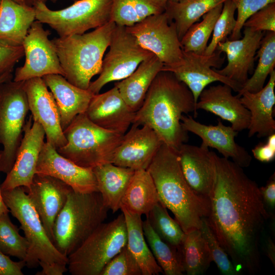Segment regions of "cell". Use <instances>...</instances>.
Returning <instances> with one entry per match:
<instances>
[{"label": "cell", "instance_id": "cell-1", "mask_svg": "<svg viewBox=\"0 0 275 275\" xmlns=\"http://www.w3.org/2000/svg\"><path fill=\"white\" fill-rule=\"evenodd\" d=\"M208 223L239 274L260 268L261 237L270 215L259 187L233 161L215 154Z\"/></svg>", "mask_w": 275, "mask_h": 275}, {"label": "cell", "instance_id": "cell-2", "mask_svg": "<svg viewBox=\"0 0 275 275\" xmlns=\"http://www.w3.org/2000/svg\"><path fill=\"white\" fill-rule=\"evenodd\" d=\"M188 88L169 71L161 70L150 86L133 123L147 125L176 152L188 139L181 125L183 114L197 112ZM132 123V124H133Z\"/></svg>", "mask_w": 275, "mask_h": 275}, {"label": "cell", "instance_id": "cell-3", "mask_svg": "<svg viewBox=\"0 0 275 275\" xmlns=\"http://www.w3.org/2000/svg\"><path fill=\"white\" fill-rule=\"evenodd\" d=\"M159 202L174 214L186 233L200 229L209 212V201L197 195L186 182L176 152L162 143L147 168Z\"/></svg>", "mask_w": 275, "mask_h": 275}, {"label": "cell", "instance_id": "cell-4", "mask_svg": "<svg viewBox=\"0 0 275 275\" xmlns=\"http://www.w3.org/2000/svg\"><path fill=\"white\" fill-rule=\"evenodd\" d=\"M3 200L20 224L29 247L25 260L26 266H40L37 275H63L68 270V258L56 248L22 186L3 190Z\"/></svg>", "mask_w": 275, "mask_h": 275}, {"label": "cell", "instance_id": "cell-5", "mask_svg": "<svg viewBox=\"0 0 275 275\" xmlns=\"http://www.w3.org/2000/svg\"><path fill=\"white\" fill-rule=\"evenodd\" d=\"M116 25L110 21L89 33L51 40L68 81L81 89H88L92 77L101 71Z\"/></svg>", "mask_w": 275, "mask_h": 275}, {"label": "cell", "instance_id": "cell-6", "mask_svg": "<svg viewBox=\"0 0 275 275\" xmlns=\"http://www.w3.org/2000/svg\"><path fill=\"white\" fill-rule=\"evenodd\" d=\"M108 209L99 191L80 193L72 189L53 227V244L68 257L107 217Z\"/></svg>", "mask_w": 275, "mask_h": 275}, {"label": "cell", "instance_id": "cell-7", "mask_svg": "<svg viewBox=\"0 0 275 275\" xmlns=\"http://www.w3.org/2000/svg\"><path fill=\"white\" fill-rule=\"evenodd\" d=\"M63 132L67 143L57 149L58 153L80 167L91 169L112 163L124 135L96 125L85 113L76 116Z\"/></svg>", "mask_w": 275, "mask_h": 275}, {"label": "cell", "instance_id": "cell-8", "mask_svg": "<svg viewBox=\"0 0 275 275\" xmlns=\"http://www.w3.org/2000/svg\"><path fill=\"white\" fill-rule=\"evenodd\" d=\"M125 217L101 224L68 257V270L72 275H100L104 266L126 245Z\"/></svg>", "mask_w": 275, "mask_h": 275}, {"label": "cell", "instance_id": "cell-9", "mask_svg": "<svg viewBox=\"0 0 275 275\" xmlns=\"http://www.w3.org/2000/svg\"><path fill=\"white\" fill-rule=\"evenodd\" d=\"M29 111L23 81L12 79L0 84V172L6 174L15 162Z\"/></svg>", "mask_w": 275, "mask_h": 275}, {"label": "cell", "instance_id": "cell-10", "mask_svg": "<svg viewBox=\"0 0 275 275\" xmlns=\"http://www.w3.org/2000/svg\"><path fill=\"white\" fill-rule=\"evenodd\" d=\"M112 0H78L52 10L42 2L34 6L36 20L49 25L59 37L82 34L112 21Z\"/></svg>", "mask_w": 275, "mask_h": 275}, {"label": "cell", "instance_id": "cell-11", "mask_svg": "<svg viewBox=\"0 0 275 275\" xmlns=\"http://www.w3.org/2000/svg\"><path fill=\"white\" fill-rule=\"evenodd\" d=\"M108 47L109 50L103 59L99 76L91 82L88 89L94 94L99 93L108 82L126 78L143 61L153 55L139 44L125 26L117 24Z\"/></svg>", "mask_w": 275, "mask_h": 275}, {"label": "cell", "instance_id": "cell-12", "mask_svg": "<svg viewBox=\"0 0 275 275\" xmlns=\"http://www.w3.org/2000/svg\"><path fill=\"white\" fill-rule=\"evenodd\" d=\"M125 27L139 44L156 56L163 66H175L182 61L183 50L176 26L165 12Z\"/></svg>", "mask_w": 275, "mask_h": 275}, {"label": "cell", "instance_id": "cell-13", "mask_svg": "<svg viewBox=\"0 0 275 275\" xmlns=\"http://www.w3.org/2000/svg\"><path fill=\"white\" fill-rule=\"evenodd\" d=\"M49 35L40 21L36 20L32 23L22 45L25 62L15 70L14 81H24L49 74L64 76L53 43L49 39Z\"/></svg>", "mask_w": 275, "mask_h": 275}, {"label": "cell", "instance_id": "cell-14", "mask_svg": "<svg viewBox=\"0 0 275 275\" xmlns=\"http://www.w3.org/2000/svg\"><path fill=\"white\" fill-rule=\"evenodd\" d=\"M222 52L216 50L212 54L205 56L193 52L183 51L182 61L180 63L170 67L163 66L162 70L169 71L191 92L197 103L199 97L207 86L219 81L229 86L235 92H238L241 86L216 71L224 63Z\"/></svg>", "mask_w": 275, "mask_h": 275}, {"label": "cell", "instance_id": "cell-15", "mask_svg": "<svg viewBox=\"0 0 275 275\" xmlns=\"http://www.w3.org/2000/svg\"><path fill=\"white\" fill-rule=\"evenodd\" d=\"M45 131L32 115L26 120L15 162L1 185L3 190L18 186L28 188L36 172L39 156L45 143Z\"/></svg>", "mask_w": 275, "mask_h": 275}, {"label": "cell", "instance_id": "cell-16", "mask_svg": "<svg viewBox=\"0 0 275 275\" xmlns=\"http://www.w3.org/2000/svg\"><path fill=\"white\" fill-rule=\"evenodd\" d=\"M23 86L33 120L43 128L46 141L56 149L64 146L67 140L61 126L58 106L43 79H29L23 81Z\"/></svg>", "mask_w": 275, "mask_h": 275}, {"label": "cell", "instance_id": "cell-17", "mask_svg": "<svg viewBox=\"0 0 275 275\" xmlns=\"http://www.w3.org/2000/svg\"><path fill=\"white\" fill-rule=\"evenodd\" d=\"M24 188L53 243L54 223L72 188L56 178L35 174L30 187Z\"/></svg>", "mask_w": 275, "mask_h": 275}, {"label": "cell", "instance_id": "cell-18", "mask_svg": "<svg viewBox=\"0 0 275 275\" xmlns=\"http://www.w3.org/2000/svg\"><path fill=\"white\" fill-rule=\"evenodd\" d=\"M36 174L60 180L78 193L98 191L93 169L80 167L65 158L50 143L46 141L40 152Z\"/></svg>", "mask_w": 275, "mask_h": 275}, {"label": "cell", "instance_id": "cell-19", "mask_svg": "<svg viewBox=\"0 0 275 275\" xmlns=\"http://www.w3.org/2000/svg\"><path fill=\"white\" fill-rule=\"evenodd\" d=\"M133 123L116 148L112 163L134 170H147L163 142L150 127Z\"/></svg>", "mask_w": 275, "mask_h": 275}, {"label": "cell", "instance_id": "cell-20", "mask_svg": "<svg viewBox=\"0 0 275 275\" xmlns=\"http://www.w3.org/2000/svg\"><path fill=\"white\" fill-rule=\"evenodd\" d=\"M183 175L199 196L209 201L216 176L215 153L208 147L183 144L176 151Z\"/></svg>", "mask_w": 275, "mask_h": 275}, {"label": "cell", "instance_id": "cell-21", "mask_svg": "<svg viewBox=\"0 0 275 275\" xmlns=\"http://www.w3.org/2000/svg\"><path fill=\"white\" fill-rule=\"evenodd\" d=\"M243 28V37L236 40L227 39L218 44L216 50L226 54L227 64L221 69L215 68L218 73L241 87L254 69L257 51L264 35L263 32Z\"/></svg>", "mask_w": 275, "mask_h": 275}, {"label": "cell", "instance_id": "cell-22", "mask_svg": "<svg viewBox=\"0 0 275 275\" xmlns=\"http://www.w3.org/2000/svg\"><path fill=\"white\" fill-rule=\"evenodd\" d=\"M181 125L187 132L199 136L201 144L216 149L224 157L232 161L241 168L248 167L252 157L248 151L235 141L237 135L231 126H225L218 120L216 125H206L196 121L192 117L183 116Z\"/></svg>", "mask_w": 275, "mask_h": 275}, {"label": "cell", "instance_id": "cell-23", "mask_svg": "<svg viewBox=\"0 0 275 275\" xmlns=\"http://www.w3.org/2000/svg\"><path fill=\"white\" fill-rule=\"evenodd\" d=\"M135 113L116 86L104 93L94 94L85 112L94 123L122 134L133 123Z\"/></svg>", "mask_w": 275, "mask_h": 275}, {"label": "cell", "instance_id": "cell-24", "mask_svg": "<svg viewBox=\"0 0 275 275\" xmlns=\"http://www.w3.org/2000/svg\"><path fill=\"white\" fill-rule=\"evenodd\" d=\"M232 89L224 84L206 88L201 93L196 109L211 113L229 122L231 127L239 132L248 129L250 113L241 102L239 97L232 93Z\"/></svg>", "mask_w": 275, "mask_h": 275}, {"label": "cell", "instance_id": "cell-25", "mask_svg": "<svg viewBox=\"0 0 275 275\" xmlns=\"http://www.w3.org/2000/svg\"><path fill=\"white\" fill-rule=\"evenodd\" d=\"M269 79L262 89L256 92L245 91L239 96L242 104L250 113L248 128V136L257 134L258 138L267 137L275 133L273 107L275 104V71L269 75Z\"/></svg>", "mask_w": 275, "mask_h": 275}, {"label": "cell", "instance_id": "cell-26", "mask_svg": "<svg viewBox=\"0 0 275 275\" xmlns=\"http://www.w3.org/2000/svg\"><path fill=\"white\" fill-rule=\"evenodd\" d=\"M42 78L54 98L64 130L76 116L85 113L94 94L74 86L60 74H49Z\"/></svg>", "mask_w": 275, "mask_h": 275}, {"label": "cell", "instance_id": "cell-27", "mask_svg": "<svg viewBox=\"0 0 275 275\" xmlns=\"http://www.w3.org/2000/svg\"><path fill=\"white\" fill-rule=\"evenodd\" d=\"M35 20L34 7L21 5L13 0H1L0 43L10 46H21Z\"/></svg>", "mask_w": 275, "mask_h": 275}, {"label": "cell", "instance_id": "cell-28", "mask_svg": "<svg viewBox=\"0 0 275 275\" xmlns=\"http://www.w3.org/2000/svg\"><path fill=\"white\" fill-rule=\"evenodd\" d=\"M163 64L154 54L143 61L129 76L115 84L121 96L134 111L141 106L146 95Z\"/></svg>", "mask_w": 275, "mask_h": 275}, {"label": "cell", "instance_id": "cell-29", "mask_svg": "<svg viewBox=\"0 0 275 275\" xmlns=\"http://www.w3.org/2000/svg\"><path fill=\"white\" fill-rule=\"evenodd\" d=\"M93 171L104 204L115 213L120 209L122 199L135 170L109 162L94 167Z\"/></svg>", "mask_w": 275, "mask_h": 275}, {"label": "cell", "instance_id": "cell-30", "mask_svg": "<svg viewBox=\"0 0 275 275\" xmlns=\"http://www.w3.org/2000/svg\"><path fill=\"white\" fill-rule=\"evenodd\" d=\"M159 201L153 179L147 170H135L121 203V208L147 215Z\"/></svg>", "mask_w": 275, "mask_h": 275}, {"label": "cell", "instance_id": "cell-31", "mask_svg": "<svg viewBox=\"0 0 275 275\" xmlns=\"http://www.w3.org/2000/svg\"><path fill=\"white\" fill-rule=\"evenodd\" d=\"M126 225V245L138 262L142 275H157L163 273L156 261L145 237L141 215L120 209Z\"/></svg>", "mask_w": 275, "mask_h": 275}, {"label": "cell", "instance_id": "cell-32", "mask_svg": "<svg viewBox=\"0 0 275 275\" xmlns=\"http://www.w3.org/2000/svg\"><path fill=\"white\" fill-rule=\"evenodd\" d=\"M226 0H179L168 1L165 10L173 21L180 40L190 26L206 13Z\"/></svg>", "mask_w": 275, "mask_h": 275}, {"label": "cell", "instance_id": "cell-33", "mask_svg": "<svg viewBox=\"0 0 275 275\" xmlns=\"http://www.w3.org/2000/svg\"><path fill=\"white\" fill-rule=\"evenodd\" d=\"M180 251L184 272L188 275L205 273L212 261L199 229L185 233Z\"/></svg>", "mask_w": 275, "mask_h": 275}, {"label": "cell", "instance_id": "cell-34", "mask_svg": "<svg viewBox=\"0 0 275 275\" xmlns=\"http://www.w3.org/2000/svg\"><path fill=\"white\" fill-rule=\"evenodd\" d=\"M168 0H112V21L129 26L145 18L164 12Z\"/></svg>", "mask_w": 275, "mask_h": 275}, {"label": "cell", "instance_id": "cell-35", "mask_svg": "<svg viewBox=\"0 0 275 275\" xmlns=\"http://www.w3.org/2000/svg\"><path fill=\"white\" fill-rule=\"evenodd\" d=\"M143 232L148 246L159 266L166 275H182L184 269L180 248L162 240L146 218L143 222Z\"/></svg>", "mask_w": 275, "mask_h": 275}, {"label": "cell", "instance_id": "cell-36", "mask_svg": "<svg viewBox=\"0 0 275 275\" xmlns=\"http://www.w3.org/2000/svg\"><path fill=\"white\" fill-rule=\"evenodd\" d=\"M257 67L252 76L242 85L237 95L248 91L256 92L264 86L265 82L275 67V32H266L257 51Z\"/></svg>", "mask_w": 275, "mask_h": 275}, {"label": "cell", "instance_id": "cell-37", "mask_svg": "<svg viewBox=\"0 0 275 275\" xmlns=\"http://www.w3.org/2000/svg\"><path fill=\"white\" fill-rule=\"evenodd\" d=\"M223 6V4L217 5L205 14L202 17L201 21H197L190 26L180 40L183 51L204 54Z\"/></svg>", "mask_w": 275, "mask_h": 275}, {"label": "cell", "instance_id": "cell-38", "mask_svg": "<svg viewBox=\"0 0 275 275\" xmlns=\"http://www.w3.org/2000/svg\"><path fill=\"white\" fill-rule=\"evenodd\" d=\"M146 218L152 229L162 240L180 248L185 232L176 220L170 216L163 205L159 201L146 215Z\"/></svg>", "mask_w": 275, "mask_h": 275}, {"label": "cell", "instance_id": "cell-39", "mask_svg": "<svg viewBox=\"0 0 275 275\" xmlns=\"http://www.w3.org/2000/svg\"><path fill=\"white\" fill-rule=\"evenodd\" d=\"M19 230L11 221L9 212L0 215V250L7 255L25 261L29 243Z\"/></svg>", "mask_w": 275, "mask_h": 275}, {"label": "cell", "instance_id": "cell-40", "mask_svg": "<svg viewBox=\"0 0 275 275\" xmlns=\"http://www.w3.org/2000/svg\"><path fill=\"white\" fill-rule=\"evenodd\" d=\"M236 7L233 0H226L223 3L222 12L214 26L211 40L204 55L212 54L216 50L218 44L225 41L232 34L236 24Z\"/></svg>", "mask_w": 275, "mask_h": 275}, {"label": "cell", "instance_id": "cell-41", "mask_svg": "<svg viewBox=\"0 0 275 275\" xmlns=\"http://www.w3.org/2000/svg\"><path fill=\"white\" fill-rule=\"evenodd\" d=\"M199 229L208 246L212 261L214 262L221 273L224 275L239 274L210 228L206 217L202 218Z\"/></svg>", "mask_w": 275, "mask_h": 275}, {"label": "cell", "instance_id": "cell-42", "mask_svg": "<svg viewBox=\"0 0 275 275\" xmlns=\"http://www.w3.org/2000/svg\"><path fill=\"white\" fill-rule=\"evenodd\" d=\"M100 275H142V273L126 245L104 266Z\"/></svg>", "mask_w": 275, "mask_h": 275}, {"label": "cell", "instance_id": "cell-43", "mask_svg": "<svg viewBox=\"0 0 275 275\" xmlns=\"http://www.w3.org/2000/svg\"><path fill=\"white\" fill-rule=\"evenodd\" d=\"M236 7L237 16L235 29L230 35L231 40L242 37L241 30L243 24L252 14L266 5L274 3L275 0H233Z\"/></svg>", "mask_w": 275, "mask_h": 275}, {"label": "cell", "instance_id": "cell-44", "mask_svg": "<svg viewBox=\"0 0 275 275\" xmlns=\"http://www.w3.org/2000/svg\"><path fill=\"white\" fill-rule=\"evenodd\" d=\"M243 27L255 31L275 32V2L250 16L244 23Z\"/></svg>", "mask_w": 275, "mask_h": 275}, {"label": "cell", "instance_id": "cell-45", "mask_svg": "<svg viewBox=\"0 0 275 275\" xmlns=\"http://www.w3.org/2000/svg\"><path fill=\"white\" fill-rule=\"evenodd\" d=\"M23 56L22 46L13 47L0 43V75L12 72L15 64Z\"/></svg>", "mask_w": 275, "mask_h": 275}, {"label": "cell", "instance_id": "cell-46", "mask_svg": "<svg viewBox=\"0 0 275 275\" xmlns=\"http://www.w3.org/2000/svg\"><path fill=\"white\" fill-rule=\"evenodd\" d=\"M254 157L263 162H269L275 158V134L267 136L265 143H260L252 150Z\"/></svg>", "mask_w": 275, "mask_h": 275}, {"label": "cell", "instance_id": "cell-47", "mask_svg": "<svg viewBox=\"0 0 275 275\" xmlns=\"http://www.w3.org/2000/svg\"><path fill=\"white\" fill-rule=\"evenodd\" d=\"M24 266V261H14L0 250V275H23Z\"/></svg>", "mask_w": 275, "mask_h": 275}, {"label": "cell", "instance_id": "cell-48", "mask_svg": "<svg viewBox=\"0 0 275 275\" xmlns=\"http://www.w3.org/2000/svg\"><path fill=\"white\" fill-rule=\"evenodd\" d=\"M262 201L270 216L275 209V177L272 175L264 186L259 187Z\"/></svg>", "mask_w": 275, "mask_h": 275}, {"label": "cell", "instance_id": "cell-49", "mask_svg": "<svg viewBox=\"0 0 275 275\" xmlns=\"http://www.w3.org/2000/svg\"><path fill=\"white\" fill-rule=\"evenodd\" d=\"M265 252L273 267L275 266V244L271 238H268L265 243Z\"/></svg>", "mask_w": 275, "mask_h": 275}, {"label": "cell", "instance_id": "cell-50", "mask_svg": "<svg viewBox=\"0 0 275 275\" xmlns=\"http://www.w3.org/2000/svg\"><path fill=\"white\" fill-rule=\"evenodd\" d=\"M1 157V150H0V159ZM9 212V210L6 205L2 195L1 188L0 186V215L2 214Z\"/></svg>", "mask_w": 275, "mask_h": 275}, {"label": "cell", "instance_id": "cell-51", "mask_svg": "<svg viewBox=\"0 0 275 275\" xmlns=\"http://www.w3.org/2000/svg\"><path fill=\"white\" fill-rule=\"evenodd\" d=\"M18 4L34 7L35 4L38 2V0H13Z\"/></svg>", "mask_w": 275, "mask_h": 275}, {"label": "cell", "instance_id": "cell-52", "mask_svg": "<svg viewBox=\"0 0 275 275\" xmlns=\"http://www.w3.org/2000/svg\"><path fill=\"white\" fill-rule=\"evenodd\" d=\"M13 78V75L12 72H7L0 75V84L7 81L10 80H12Z\"/></svg>", "mask_w": 275, "mask_h": 275}, {"label": "cell", "instance_id": "cell-53", "mask_svg": "<svg viewBox=\"0 0 275 275\" xmlns=\"http://www.w3.org/2000/svg\"><path fill=\"white\" fill-rule=\"evenodd\" d=\"M48 1H51L52 2H56L58 0H38V2H42L43 3H45L46 2ZM72 1H73L75 2V1H78V0H72Z\"/></svg>", "mask_w": 275, "mask_h": 275}, {"label": "cell", "instance_id": "cell-54", "mask_svg": "<svg viewBox=\"0 0 275 275\" xmlns=\"http://www.w3.org/2000/svg\"><path fill=\"white\" fill-rule=\"evenodd\" d=\"M168 1H178L179 0H168Z\"/></svg>", "mask_w": 275, "mask_h": 275}, {"label": "cell", "instance_id": "cell-55", "mask_svg": "<svg viewBox=\"0 0 275 275\" xmlns=\"http://www.w3.org/2000/svg\"><path fill=\"white\" fill-rule=\"evenodd\" d=\"M1 0H0V5H1Z\"/></svg>", "mask_w": 275, "mask_h": 275}]
</instances>
